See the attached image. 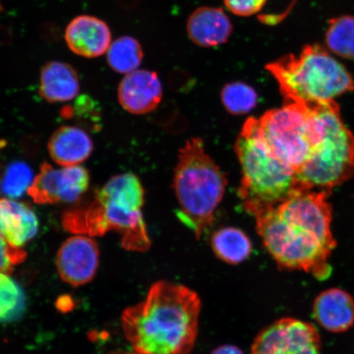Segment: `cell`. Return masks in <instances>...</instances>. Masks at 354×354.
<instances>
[{
    "label": "cell",
    "instance_id": "cell-15",
    "mask_svg": "<svg viewBox=\"0 0 354 354\" xmlns=\"http://www.w3.org/2000/svg\"><path fill=\"white\" fill-rule=\"evenodd\" d=\"M187 32L189 39L198 46H218L231 37L232 24L221 8L202 7L190 15Z\"/></svg>",
    "mask_w": 354,
    "mask_h": 354
},
{
    "label": "cell",
    "instance_id": "cell-7",
    "mask_svg": "<svg viewBox=\"0 0 354 354\" xmlns=\"http://www.w3.org/2000/svg\"><path fill=\"white\" fill-rule=\"evenodd\" d=\"M323 116L325 131L322 142L296 172L302 190L331 192L354 174V136L345 126L335 100L326 102Z\"/></svg>",
    "mask_w": 354,
    "mask_h": 354
},
{
    "label": "cell",
    "instance_id": "cell-11",
    "mask_svg": "<svg viewBox=\"0 0 354 354\" xmlns=\"http://www.w3.org/2000/svg\"><path fill=\"white\" fill-rule=\"evenodd\" d=\"M100 250L95 241L77 234L70 237L57 252L56 264L63 281L73 286L87 284L99 267Z\"/></svg>",
    "mask_w": 354,
    "mask_h": 354
},
{
    "label": "cell",
    "instance_id": "cell-10",
    "mask_svg": "<svg viewBox=\"0 0 354 354\" xmlns=\"http://www.w3.org/2000/svg\"><path fill=\"white\" fill-rule=\"evenodd\" d=\"M90 175L82 166L64 167L61 169L44 162L28 192L38 205L73 203L85 193Z\"/></svg>",
    "mask_w": 354,
    "mask_h": 354
},
{
    "label": "cell",
    "instance_id": "cell-2",
    "mask_svg": "<svg viewBox=\"0 0 354 354\" xmlns=\"http://www.w3.org/2000/svg\"><path fill=\"white\" fill-rule=\"evenodd\" d=\"M201 300L189 288L158 281L140 303L128 308L122 328L138 354H189L196 344Z\"/></svg>",
    "mask_w": 354,
    "mask_h": 354
},
{
    "label": "cell",
    "instance_id": "cell-20",
    "mask_svg": "<svg viewBox=\"0 0 354 354\" xmlns=\"http://www.w3.org/2000/svg\"><path fill=\"white\" fill-rule=\"evenodd\" d=\"M211 246L214 254L224 263L239 264L251 254L252 243L247 234L236 227H225L212 234Z\"/></svg>",
    "mask_w": 354,
    "mask_h": 354
},
{
    "label": "cell",
    "instance_id": "cell-22",
    "mask_svg": "<svg viewBox=\"0 0 354 354\" xmlns=\"http://www.w3.org/2000/svg\"><path fill=\"white\" fill-rule=\"evenodd\" d=\"M326 41L330 50L345 59H354V17L343 16L330 21Z\"/></svg>",
    "mask_w": 354,
    "mask_h": 354
},
{
    "label": "cell",
    "instance_id": "cell-31",
    "mask_svg": "<svg viewBox=\"0 0 354 354\" xmlns=\"http://www.w3.org/2000/svg\"><path fill=\"white\" fill-rule=\"evenodd\" d=\"M115 354H138V353H136V352H134V353H115Z\"/></svg>",
    "mask_w": 354,
    "mask_h": 354
},
{
    "label": "cell",
    "instance_id": "cell-28",
    "mask_svg": "<svg viewBox=\"0 0 354 354\" xmlns=\"http://www.w3.org/2000/svg\"><path fill=\"white\" fill-rule=\"evenodd\" d=\"M39 35L48 42H55L60 39V29L54 24H46L39 28Z\"/></svg>",
    "mask_w": 354,
    "mask_h": 354
},
{
    "label": "cell",
    "instance_id": "cell-19",
    "mask_svg": "<svg viewBox=\"0 0 354 354\" xmlns=\"http://www.w3.org/2000/svg\"><path fill=\"white\" fill-rule=\"evenodd\" d=\"M95 198L100 202L141 210L145 203V192L138 177L128 172L112 177L97 192Z\"/></svg>",
    "mask_w": 354,
    "mask_h": 354
},
{
    "label": "cell",
    "instance_id": "cell-9",
    "mask_svg": "<svg viewBox=\"0 0 354 354\" xmlns=\"http://www.w3.org/2000/svg\"><path fill=\"white\" fill-rule=\"evenodd\" d=\"M251 354H322L321 338L311 323L284 317L260 332Z\"/></svg>",
    "mask_w": 354,
    "mask_h": 354
},
{
    "label": "cell",
    "instance_id": "cell-8",
    "mask_svg": "<svg viewBox=\"0 0 354 354\" xmlns=\"http://www.w3.org/2000/svg\"><path fill=\"white\" fill-rule=\"evenodd\" d=\"M68 232L87 236H102L109 231L122 234V245L131 251L145 252L150 247L141 210L97 201L78 207L64 215Z\"/></svg>",
    "mask_w": 354,
    "mask_h": 354
},
{
    "label": "cell",
    "instance_id": "cell-30",
    "mask_svg": "<svg viewBox=\"0 0 354 354\" xmlns=\"http://www.w3.org/2000/svg\"><path fill=\"white\" fill-rule=\"evenodd\" d=\"M211 354H245L241 349L233 345H223L216 348Z\"/></svg>",
    "mask_w": 354,
    "mask_h": 354
},
{
    "label": "cell",
    "instance_id": "cell-14",
    "mask_svg": "<svg viewBox=\"0 0 354 354\" xmlns=\"http://www.w3.org/2000/svg\"><path fill=\"white\" fill-rule=\"evenodd\" d=\"M313 313L322 328L333 333L346 331L354 324V299L347 291L332 288L317 296Z\"/></svg>",
    "mask_w": 354,
    "mask_h": 354
},
{
    "label": "cell",
    "instance_id": "cell-23",
    "mask_svg": "<svg viewBox=\"0 0 354 354\" xmlns=\"http://www.w3.org/2000/svg\"><path fill=\"white\" fill-rule=\"evenodd\" d=\"M25 307V295L21 287L8 274L0 272V322L17 319Z\"/></svg>",
    "mask_w": 354,
    "mask_h": 354
},
{
    "label": "cell",
    "instance_id": "cell-21",
    "mask_svg": "<svg viewBox=\"0 0 354 354\" xmlns=\"http://www.w3.org/2000/svg\"><path fill=\"white\" fill-rule=\"evenodd\" d=\"M107 59L115 72L129 74L138 68L143 59V50L136 39L122 37L116 39L108 50Z\"/></svg>",
    "mask_w": 354,
    "mask_h": 354
},
{
    "label": "cell",
    "instance_id": "cell-29",
    "mask_svg": "<svg viewBox=\"0 0 354 354\" xmlns=\"http://www.w3.org/2000/svg\"><path fill=\"white\" fill-rule=\"evenodd\" d=\"M12 39V32L6 26H0V46L10 44Z\"/></svg>",
    "mask_w": 354,
    "mask_h": 354
},
{
    "label": "cell",
    "instance_id": "cell-12",
    "mask_svg": "<svg viewBox=\"0 0 354 354\" xmlns=\"http://www.w3.org/2000/svg\"><path fill=\"white\" fill-rule=\"evenodd\" d=\"M162 98V86L158 74L148 70H136L119 84L118 101L127 112L144 115L158 107Z\"/></svg>",
    "mask_w": 354,
    "mask_h": 354
},
{
    "label": "cell",
    "instance_id": "cell-16",
    "mask_svg": "<svg viewBox=\"0 0 354 354\" xmlns=\"http://www.w3.org/2000/svg\"><path fill=\"white\" fill-rule=\"evenodd\" d=\"M48 149L57 165L73 167L85 162L91 156L94 145L91 137L81 128L64 126L52 135Z\"/></svg>",
    "mask_w": 354,
    "mask_h": 354
},
{
    "label": "cell",
    "instance_id": "cell-6",
    "mask_svg": "<svg viewBox=\"0 0 354 354\" xmlns=\"http://www.w3.org/2000/svg\"><path fill=\"white\" fill-rule=\"evenodd\" d=\"M325 101L306 104L286 102L281 109L254 118L257 132L276 157L297 172L324 135Z\"/></svg>",
    "mask_w": 354,
    "mask_h": 354
},
{
    "label": "cell",
    "instance_id": "cell-17",
    "mask_svg": "<svg viewBox=\"0 0 354 354\" xmlns=\"http://www.w3.org/2000/svg\"><path fill=\"white\" fill-rule=\"evenodd\" d=\"M39 221L24 203L0 198V234L12 245H24L37 234Z\"/></svg>",
    "mask_w": 354,
    "mask_h": 354
},
{
    "label": "cell",
    "instance_id": "cell-18",
    "mask_svg": "<svg viewBox=\"0 0 354 354\" xmlns=\"http://www.w3.org/2000/svg\"><path fill=\"white\" fill-rule=\"evenodd\" d=\"M80 91L77 71L63 62H48L41 69L39 95L50 103L76 98Z\"/></svg>",
    "mask_w": 354,
    "mask_h": 354
},
{
    "label": "cell",
    "instance_id": "cell-24",
    "mask_svg": "<svg viewBox=\"0 0 354 354\" xmlns=\"http://www.w3.org/2000/svg\"><path fill=\"white\" fill-rule=\"evenodd\" d=\"M223 106L230 113L242 115L255 108L258 95L254 88L242 82H232L225 86L221 93Z\"/></svg>",
    "mask_w": 354,
    "mask_h": 354
},
{
    "label": "cell",
    "instance_id": "cell-4",
    "mask_svg": "<svg viewBox=\"0 0 354 354\" xmlns=\"http://www.w3.org/2000/svg\"><path fill=\"white\" fill-rule=\"evenodd\" d=\"M286 102L335 100L354 91V80L344 66L324 48L305 46L298 55H289L267 66Z\"/></svg>",
    "mask_w": 354,
    "mask_h": 354
},
{
    "label": "cell",
    "instance_id": "cell-26",
    "mask_svg": "<svg viewBox=\"0 0 354 354\" xmlns=\"http://www.w3.org/2000/svg\"><path fill=\"white\" fill-rule=\"evenodd\" d=\"M26 252L12 245L0 234V272L10 274L17 265L24 262Z\"/></svg>",
    "mask_w": 354,
    "mask_h": 354
},
{
    "label": "cell",
    "instance_id": "cell-5",
    "mask_svg": "<svg viewBox=\"0 0 354 354\" xmlns=\"http://www.w3.org/2000/svg\"><path fill=\"white\" fill-rule=\"evenodd\" d=\"M236 152L242 172L239 194L248 212L277 207L294 193L303 192L295 171L270 151L261 138L253 118L243 125L236 140Z\"/></svg>",
    "mask_w": 354,
    "mask_h": 354
},
{
    "label": "cell",
    "instance_id": "cell-32",
    "mask_svg": "<svg viewBox=\"0 0 354 354\" xmlns=\"http://www.w3.org/2000/svg\"><path fill=\"white\" fill-rule=\"evenodd\" d=\"M2 11V6H1V4H0V12H1Z\"/></svg>",
    "mask_w": 354,
    "mask_h": 354
},
{
    "label": "cell",
    "instance_id": "cell-13",
    "mask_svg": "<svg viewBox=\"0 0 354 354\" xmlns=\"http://www.w3.org/2000/svg\"><path fill=\"white\" fill-rule=\"evenodd\" d=\"M111 32L104 21L95 17L81 15L66 26L65 39L75 54L97 57L107 52L111 43Z\"/></svg>",
    "mask_w": 354,
    "mask_h": 354
},
{
    "label": "cell",
    "instance_id": "cell-25",
    "mask_svg": "<svg viewBox=\"0 0 354 354\" xmlns=\"http://www.w3.org/2000/svg\"><path fill=\"white\" fill-rule=\"evenodd\" d=\"M33 180L32 171L28 165L22 162H12L0 179V192L10 198L21 197Z\"/></svg>",
    "mask_w": 354,
    "mask_h": 354
},
{
    "label": "cell",
    "instance_id": "cell-27",
    "mask_svg": "<svg viewBox=\"0 0 354 354\" xmlns=\"http://www.w3.org/2000/svg\"><path fill=\"white\" fill-rule=\"evenodd\" d=\"M223 2L233 15L250 17L260 12L267 0H223Z\"/></svg>",
    "mask_w": 354,
    "mask_h": 354
},
{
    "label": "cell",
    "instance_id": "cell-3",
    "mask_svg": "<svg viewBox=\"0 0 354 354\" xmlns=\"http://www.w3.org/2000/svg\"><path fill=\"white\" fill-rule=\"evenodd\" d=\"M227 185L225 176L207 153L203 140H187L179 152L174 188L179 203L177 216L197 238L212 225Z\"/></svg>",
    "mask_w": 354,
    "mask_h": 354
},
{
    "label": "cell",
    "instance_id": "cell-1",
    "mask_svg": "<svg viewBox=\"0 0 354 354\" xmlns=\"http://www.w3.org/2000/svg\"><path fill=\"white\" fill-rule=\"evenodd\" d=\"M330 194L327 190L297 192L277 207L250 212L265 247L281 268L319 279L329 275L328 259L336 247Z\"/></svg>",
    "mask_w": 354,
    "mask_h": 354
}]
</instances>
